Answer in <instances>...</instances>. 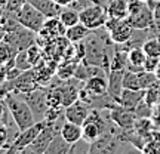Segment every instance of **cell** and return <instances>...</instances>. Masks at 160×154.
Here are the masks:
<instances>
[{
	"mask_svg": "<svg viewBox=\"0 0 160 154\" xmlns=\"http://www.w3.org/2000/svg\"><path fill=\"white\" fill-rule=\"evenodd\" d=\"M5 104L19 131H24L36 123V116L33 110L30 108L28 102L21 95L17 97V93H13V92L8 93L5 97Z\"/></svg>",
	"mask_w": 160,
	"mask_h": 154,
	"instance_id": "cell-1",
	"label": "cell"
},
{
	"mask_svg": "<svg viewBox=\"0 0 160 154\" xmlns=\"http://www.w3.org/2000/svg\"><path fill=\"white\" fill-rule=\"evenodd\" d=\"M126 21L132 28L147 30L154 25V11L147 2L129 0L128 2V17Z\"/></svg>",
	"mask_w": 160,
	"mask_h": 154,
	"instance_id": "cell-2",
	"label": "cell"
},
{
	"mask_svg": "<svg viewBox=\"0 0 160 154\" xmlns=\"http://www.w3.org/2000/svg\"><path fill=\"white\" fill-rule=\"evenodd\" d=\"M15 18L19 21V24L22 27L31 30L34 33H39L42 30V27H43V24L46 22V19H48V17L45 13L42 11H39L31 2L24 3L21 6V9L15 13Z\"/></svg>",
	"mask_w": 160,
	"mask_h": 154,
	"instance_id": "cell-3",
	"label": "cell"
},
{
	"mask_svg": "<svg viewBox=\"0 0 160 154\" xmlns=\"http://www.w3.org/2000/svg\"><path fill=\"white\" fill-rule=\"evenodd\" d=\"M45 126H46V122L45 120H40V122H36L33 126H30L27 129L18 132L17 135H15V138L12 139L11 145L6 148L8 153H24V150L37 138V135L42 132V129Z\"/></svg>",
	"mask_w": 160,
	"mask_h": 154,
	"instance_id": "cell-4",
	"label": "cell"
},
{
	"mask_svg": "<svg viewBox=\"0 0 160 154\" xmlns=\"http://www.w3.org/2000/svg\"><path fill=\"white\" fill-rule=\"evenodd\" d=\"M107 19H108L107 7L97 5V3H91L89 6H86V7H83L80 11V22L86 25L92 31L104 27Z\"/></svg>",
	"mask_w": 160,
	"mask_h": 154,
	"instance_id": "cell-5",
	"label": "cell"
},
{
	"mask_svg": "<svg viewBox=\"0 0 160 154\" xmlns=\"http://www.w3.org/2000/svg\"><path fill=\"white\" fill-rule=\"evenodd\" d=\"M105 31H108V36L111 42L116 45H125L131 40L133 34V28H132L129 22L125 19H117V18H110L104 25Z\"/></svg>",
	"mask_w": 160,
	"mask_h": 154,
	"instance_id": "cell-6",
	"label": "cell"
},
{
	"mask_svg": "<svg viewBox=\"0 0 160 154\" xmlns=\"http://www.w3.org/2000/svg\"><path fill=\"white\" fill-rule=\"evenodd\" d=\"M34 34H37V33H34V31H31V30L25 28V27L21 25L19 28L13 30L11 33H6L5 40L19 52V51H24V49L30 47L31 45H34V40H36Z\"/></svg>",
	"mask_w": 160,
	"mask_h": 154,
	"instance_id": "cell-7",
	"label": "cell"
},
{
	"mask_svg": "<svg viewBox=\"0 0 160 154\" xmlns=\"http://www.w3.org/2000/svg\"><path fill=\"white\" fill-rule=\"evenodd\" d=\"M21 97L28 102L30 108L33 110L34 116H40V117H45L46 110L49 108L48 105V89H40L36 87L31 92L22 93Z\"/></svg>",
	"mask_w": 160,
	"mask_h": 154,
	"instance_id": "cell-8",
	"label": "cell"
},
{
	"mask_svg": "<svg viewBox=\"0 0 160 154\" xmlns=\"http://www.w3.org/2000/svg\"><path fill=\"white\" fill-rule=\"evenodd\" d=\"M8 82H9L11 91L13 92V93H17V95H22V93L31 92L33 89L37 87L34 68L25 70V71H22L18 77H15L13 80H8Z\"/></svg>",
	"mask_w": 160,
	"mask_h": 154,
	"instance_id": "cell-9",
	"label": "cell"
},
{
	"mask_svg": "<svg viewBox=\"0 0 160 154\" xmlns=\"http://www.w3.org/2000/svg\"><path fill=\"white\" fill-rule=\"evenodd\" d=\"M91 113V105L82 99H77L73 104H70L68 107L64 108V117L67 122L71 123H77V125H83L85 120L88 119V116Z\"/></svg>",
	"mask_w": 160,
	"mask_h": 154,
	"instance_id": "cell-10",
	"label": "cell"
},
{
	"mask_svg": "<svg viewBox=\"0 0 160 154\" xmlns=\"http://www.w3.org/2000/svg\"><path fill=\"white\" fill-rule=\"evenodd\" d=\"M65 31H67V27L62 24L59 17H52L46 19V22L43 24V27L37 33V36H40L42 39L46 40H55L64 37Z\"/></svg>",
	"mask_w": 160,
	"mask_h": 154,
	"instance_id": "cell-11",
	"label": "cell"
},
{
	"mask_svg": "<svg viewBox=\"0 0 160 154\" xmlns=\"http://www.w3.org/2000/svg\"><path fill=\"white\" fill-rule=\"evenodd\" d=\"M110 119L114 122L116 125L119 126L120 129L123 131H129L135 126V119H138L137 114L131 111V110L125 108L122 105H117L114 108H111V113H110Z\"/></svg>",
	"mask_w": 160,
	"mask_h": 154,
	"instance_id": "cell-12",
	"label": "cell"
},
{
	"mask_svg": "<svg viewBox=\"0 0 160 154\" xmlns=\"http://www.w3.org/2000/svg\"><path fill=\"white\" fill-rule=\"evenodd\" d=\"M83 89L89 97L104 95V93H107V89H108V79H105V74L92 76L85 82Z\"/></svg>",
	"mask_w": 160,
	"mask_h": 154,
	"instance_id": "cell-13",
	"label": "cell"
},
{
	"mask_svg": "<svg viewBox=\"0 0 160 154\" xmlns=\"http://www.w3.org/2000/svg\"><path fill=\"white\" fill-rule=\"evenodd\" d=\"M123 74H125V70H110L108 71V95L116 102L119 104L120 101V95L123 92Z\"/></svg>",
	"mask_w": 160,
	"mask_h": 154,
	"instance_id": "cell-14",
	"label": "cell"
},
{
	"mask_svg": "<svg viewBox=\"0 0 160 154\" xmlns=\"http://www.w3.org/2000/svg\"><path fill=\"white\" fill-rule=\"evenodd\" d=\"M144 98H145V91L144 89H139V91H133V89H123L122 92V95H120V101L119 104L122 107H125V108L133 110L138 107V104L142 101Z\"/></svg>",
	"mask_w": 160,
	"mask_h": 154,
	"instance_id": "cell-15",
	"label": "cell"
},
{
	"mask_svg": "<svg viewBox=\"0 0 160 154\" xmlns=\"http://www.w3.org/2000/svg\"><path fill=\"white\" fill-rule=\"evenodd\" d=\"M145 52L142 51L141 46H135V47H131L128 51V70H132V71H141L144 70V62H145Z\"/></svg>",
	"mask_w": 160,
	"mask_h": 154,
	"instance_id": "cell-16",
	"label": "cell"
},
{
	"mask_svg": "<svg viewBox=\"0 0 160 154\" xmlns=\"http://www.w3.org/2000/svg\"><path fill=\"white\" fill-rule=\"evenodd\" d=\"M61 135L62 138L67 141V142L71 145V144L77 142L79 139L83 138V129H82V126L77 125V123H71V122H64L62 126H61Z\"/></svg>",
	"mask_w": 160,
	"mask_h": 154,
	"instance_id": "cell-17",
	"label": "cell"
},
{
	"mask_svg": "<svg viewBox=\"0 0 160 154\" xmlns=\"http://www.w3.org/2000/svg\"><path fill=\"white\" fill-rule=\"evenodd\" d=\"M80 86H77L76 83L71 82V79L65 80V83L61 85V92H62V107H68L70 104H73L74 101L79 99L80 93Z\"/></svg>",
	"mask_w": 160,
	"mask_h": 154,
	"instance_id": "cell-18",
	"label": "cell"
},
{
	"mask_svg": "<svg viewBox=\"0 0 160 154\" xmlns=\"http://www.w3.org/2000/svg\"><path fill=\"white\" fill-rule=\"evenodd\" d=\"M33 5L42 11L48 18L59 17V13L62 11V6H59L55 0H30Z\"/></svg>",
	"mask_w": 160,
	"mask_h": 154,
	"instance_id": "cell-19",
	"label": "cell"
},
{
	"mask_svg": "<svg viewBox=\"0 0 160 154\" xmlns=\"http://www.w3.org/2000/svg\"><path fill=\"white\" fill-rule=\"evenodd\" d=\"M92 33V30H89L86 25H83L82 22L76 24L73 27H68L65 31V37L70 40V43H80L86 40V37Z\"/></svg>",
	"mask_w": 160,
	"mask_h": 154,
	"instance_id": "cell-20",
	"label": "cell"
},
{
	"mask_svg": "<svg viewBox=\"0 0 160 154\" xmlns=\"http://www.w3.org/2000/svg\"><path fill=\"white\" fill-rule=\"evenodd\" d=\"M128 2L129 0H110L107 5V13L110 18L125 19L128 17Z\"/></svg>",
	"mask_w": 160,
	"mask_h": 154,
	"instance_id": "cell-21",
	"label": "cell"
},
{
	"mask_svg": "<svg viewBox=\"0 0 160 154\" xmlns=\"http://www.w3.org/2000/svg\"><path fill=\"white\" fill-rule=\"evenodd\" d=\"M70 147L71 145L62 138L61 132H58L57 135L53 137V139L51 141V144H49V147H48L45 154H68Z\"/></svg>",
	"mask_w": 160,
	"mask_h": 154,
	"instance_id": "cell-22",
	"label": "cell"
},
{
	"mask_svg": "<svg viewBox=\"0 0 160 154\" xmlns=\"http://www.w3.org/2000/svg\"><path fill=\"white\" fill-rule=\"evenodd\" d=\"M59 19L62 21V24L67 28L73 27V25L80 22V11L73 6H64L61 13H59Z\"/></svg>",
	"mask_w": 160,
	"mask_h": 154,
	"instance_id": "cell-23",
	"label": "cell"
},
{
	"mask_svg": "<svg viewBox=\"0 0 160 154\" xmlns=\"http://www.w3.org/2000/svg\"><path fill=\"white\" fill-rule=\"evenodd\" d=\"M123 87L126 89H133V91H139L141 89V82H139V76L138 71H132V70H125L123 74Z\"/></svg>",
	"mask_w": 160,
	"mask_h": 154,
	"instance_id": "cell-24",
	"label": "cell"
},
{
	"mask_svg": "<svg viewBox=\"0 0 160 154\" xmlns=\"http://www.w3.org/2000/svg\"><path fill=\"white\" fill-rule=\"evenodd\" d=\"M141 47H142V51L145 52L147 57H160V40L156 36L148 37L142 43Z\"/></svg>",
	"mask_w": 160,
	"mask_h": 154,
	"instance_id": "cell-25",
	"label": "cell"
},
{
	"mask_svg": "<svg viewBox=\"0 0 160 154\" xmlns=\"http://www.w3.org/2000/svg\"><path fill=\"white\" fill-rule=\"evenodd\" d=\"M145 102L151 105V107H154L157 104L160 102V82L157 80L154 85H151L148 89H145Z\"/></svg>",
	"mask_w": 160,
	"mask_h": 154,
	"instance_id": "cell-26",
	"label": "cell"
},
{
	"mask_svg": "<svg viewBox=\"0 0 160 154\" xmlns=\"http://www.w3.org/2000/svg\"><path fill=\"white\" fill-rule=\"evenodd\" d=\"M15 67L19 68L21 71L33 68V65H31V62H30V59H28V55H27V49L19 51L17 53V57H15Z\"/></svg>",
	"mask_w": 160,
	"mask_h": 154,
	"instance_id": "cell-27",
	"label": "cell"
},
{
	"mask_svg": "<svg viewBox=\"0 0 160 154\" xmlns=\"http://www.w3.org/2000/svg\"><path fill=\"white\" fill-rule=\"evenodd\" d=\"M76 64H71V62H67V64H62L59 68H58L57 74L58 77L61 80H68V79H73L74 77V73H76Z\"/></svg>",
	"mask_w": 160,
	"mask_h": 154,
	"instance_id": "cell-28",
	"label": "cell"
},
{
	"mask_svg": "<svg viewBox=\"0 0 160 154\" xmlns=\"http://www.w3.org/2000/svg\"><path fill=\"white\" fill-rule=\"evenodd\" d=\"M77 153H85V154L91 153V142H88V141H85V139L82 138L77 142L71 144L68 154H77Z\"/></svg>",
	"mask_w": 160,
	"mask_h": 154,
	"instance_id": "cell-29",
	"label": "cell"
},
{
	"mask_svg": "<svg viewBox=\"0 0 160 154\" xmlns=\"http://www.w3.org/2000/svg\"><path fill=\"white\" fill-rule=\"evenodd\" d=\"M159 64H160V57H147L145 58V62H144V70L156 73Z\"/></svg>",
	"mask_w": 160,
	"mask_h": 154,
	"instance_id": "cell-30",
	"label": "cell"
},
{
	"mask_svg": "<svg viewBox=\"0 0 160 154\" xmlns=\"http://www.w3.org/2000/svg\"><path fill=\"white\" fill-rule=\"evenodd\" d=\"M153 30L157 37H160V0H156L154 5V25H153Z\"/></svg>",
	"mask_w": 160,
	"mask_h": 154,
	"instance_id": "cell-31",
	"label": "cell"
},
{
	"mask_svg": "<svg viewBox=\"0 0 160 154\" xmlns=\"http://www.w3.org/2000/svg\"><path fill=\"white\" fill-rule=\"evenodd\" d=\"M5 142H8V147H9V141H8V126L0 120V147ZM6 147V148H8Z\"/></svg>",
	"mask_w": 160,
	"mask_h": 154,
	"instance_id": "cell-32",
	"label": "cell"
},
{
	"mask_svg": "<svg viewBox=\"0 0 160 154\" xmlns=\"http://www.w3.org/2000/svg\"><path fill=\"white\" fill-rule=\"evenodd\" d=\"M55 2H57L59 6H62V7H64V6H71L74 0H55Z\"/></svg>",
	"mask_w": 160,
	"mask_h": 154,
	"instance_id": "cell-33",
	"label": "cell"
},
{
	"mask_svg": "<svg viewBox=\"0 0 160 154\" xmlns=\"http://www.w3.org/2000/svg\"><path fill=\"white\" fill-rule=\"evenodd\" d=\"M5 36H6V31L3 30L2 24H0V42H2V40H5Z\"/></svg>",
	"mask_w": 160,
	"mask_h": 154,
	"instance_id": "cell-34",
	"label": "cell"
},
{
	"mask_svg": "<svg viewBox=\"0 0 160 154\" xmlns=\"http://www.w3.org/2000/svg\"><path fill=\"white\" fill-rule=\"evenodd\" d=\"M6 6H8V0H0V7L6 9Z\"/></svg>",
	"mask_w": 160,
	"mask_h": 154,
	"instance_id": "cell-35",
	"label": "cell"
},
{
	"mask_svg": "<svg viewBox=\"0 0 160 154\" xmlns=\"http://www.w3.org/2000/svg\"><path fill=\"white\" fill-rule=\"evenodd\" d=\"M156 76H157V80L160 82V64H159V67H157V70H156Z\"/></svg>",
	"mask_w": 160,
	"mask_h": 154,
	"instance_id": "cell-36",
	"label": "cell"
},
{
	"mask_svg": "<svg viewBox=\"0 0 160 154\" xmlns=\"http://www.w3.org/2000/svg\"><path fill=\"white\" fill-rule=\"evenodd\" d=\"M5 13H6V9H3V7H0V19L5 17Z\"/></svg>",
	"mask_w": 160,
	"mask_h": 154,
	"instance_id": "cell-37",
	"label": "cell"
},
{
	"mask_svg": "<svg viewBox=\"0 0 160 154\" xmlns=\"http://www.w3.org/2000/svg\"><path fill=\"white\" fill-rule=\"evenodd\" d=\"M3 111H5V107H3V102H0V117L3 116Z\"/></svg>",
	"mask_w": 160,
	"mask_h": 154,
	"instance_id": "cell-38",
	"label": "cell"
},
{
	"mask_svg": "<svg viewBox=\"0 0 160 154\" xmlns=\"http://www.w3.org/2000/svg\"><path fill=\"white\" fill-rule=\"evenodd\" d=\"M141 2H150V0H141Z\"/></svg>",
	"mask_w": 160,
	"mask_h": 154,
	"instance_id": "cell-39",
	"label": "cell"
},
{
	"mask_svg": "<svg viewBox=\"0 0 160 154\" xmlns=\"http://www.w3.org/2000/svg\"><path fill=\"white\" fill-rule=\"evenodd\" d=\"M159 40H160V37H159Z\"/></svg>",
	"mask_w": 160,
	"mask_h": 154,
	"instance_id": "cell-40",
	"label": "cell"
}]
</instances>
